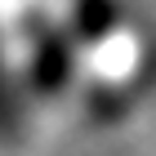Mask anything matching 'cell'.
Segmentation results:
<instances>
[{
	"label": "cell",
	"mask_w": 156,
	"mask_h": 156,
	"mask_svg": "<svg viewBox=\"0 0 156 156\" xmlns=\"http://www.w3.org/2000/svg\"><path fill=\"white\" fill-rule=\"evenodd\" d=\"M13 129H18V103H13V89L0 67V134H13Z\"/></svg>",
	"instance_id": "cell-1"
}]
</instances>
